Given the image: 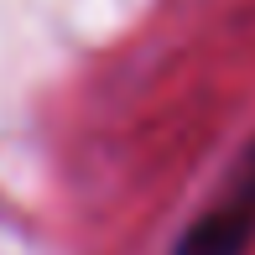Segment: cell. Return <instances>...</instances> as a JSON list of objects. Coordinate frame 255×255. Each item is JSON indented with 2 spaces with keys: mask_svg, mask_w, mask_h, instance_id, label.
<instances>
[{
  "mask_svg": "<svg viewBox=\"0 0 255 255\" xmlns=\"http://www.w3.org/2000/svg\"><path fill=\"white\" fill-rule=\"evenodd\" d=\"M255 245V146L229 167L224 188L208 198V208L188 219L172 255H245Z\"/></svg>",
  "mask_w": 255,
  "mask_h": 255,
  "instance_id": "1",
  "label": "cell"
}]
</instances>
